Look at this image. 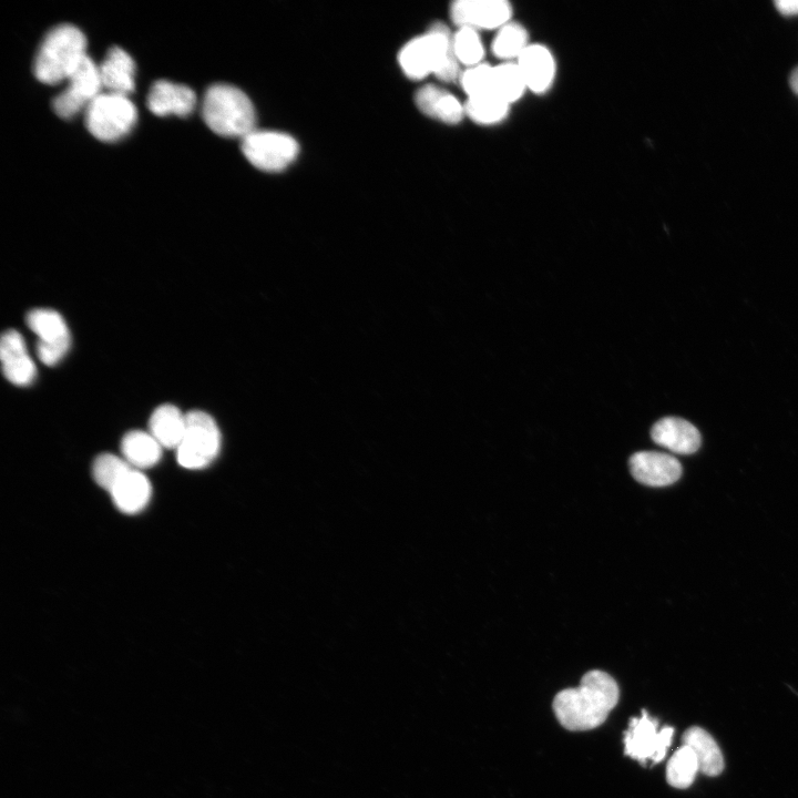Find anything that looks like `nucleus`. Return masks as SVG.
Instances as JSON below:
<instances>
[{"instance_id": "f257e3e1", "label": "nucleus", "mask_w": 798, "mask_h": 798, "mask_svg": "<svg viewBox=\"0 0 798 798\" xmlns=\"http://www.w3.org/2000/svg\"><path fill=\"white\" fill-rule=\"evenodd\" d=\"M618 698L615 679L603 671L594 669L583 675L577 687L559 692L552 706L564 728L581 732L602 725Z\"/></svg>"}, {"instance_id": "f03ea898", "label": "nucleus", "mask_w": 798, "mask_h": 798, "mask_svg": "<svg viewBox=\"0 0 798 798\" xmlns=\"http://www.w3.org/2000/svg\"><path fill=\"white\" fill-rule=\"evenodd\" d=\"M399 63L407 76L422 79L434 74L444 82L460 79V63L453 50V34L443 23L409 41L400 51Z\"/></svg>"}, {"instance_id": "7ed1b4c3", "label": "nucleus", "mask_w": 798, "mask_h": 798, "mask_svg": "<svg viewBox=\"0 0 798 798\" xmlns=\"http://www.w3.org/2000/svg\"><path fill=\"white\" fill-rule=\"evenodd\" d=\"M86 55L84 33L73 24L57 25L45 34L38 49L34 75L42 83L58 84L68 80Z\"/></svg>"}, {"instance_id": "20e7f679", "label": "nucleus", "mask_w": 798, "mask_h": 798, "mask_svg": "<svg viewBox=\"0 0 798 798\" xmlns=\"http://www.w3.org/2000/svg\"><path fill=\"white\" fill-rule=\"evenodd\" d=\"M202 116L206 125L225 137H244L255 130V110L249 98L238 88L216 83L203 98Z\"/></svg>"}, {"instance_id": "39448f33", "label": "nucleus", "mask_w": 798, "mask_h": 798, "mask_svg": "<svg viewBox=\"0 0 798 798\" xmlns=\"http://www.w3.org/2000/svg\"><path fill=\"white\" fill-rule=\"evenodd\" d=\"M137 120V111L127 95L100 93L85 109V126L98 140L114 142L125 136Z\"/></svg>"}, {"instance_id": "423d86ee", "label": "nucleus", "mask_w": 798, "mask_h": 798, "mask_svg": "<svg viewBox=\"0 0 798 798\" xmlns=\"http://www.w3.org/2000/svg\"><path fill=\"white\" fill-rule=\"evenodd\" d=\"M185 417V433L176 449V460L185 469L205 468L221 449L218 427L213 417L201 410L190 411Z\"/></svg>"}, {"instance_id": "0eeeda50", "label": "nucleus", "mask_w": 798, "mask_h": 798, "mask_svg": "<svg viewBox=\"0 0 798 798\" xmlns=\"http://www.w3.org/2000/svg\"><path fill=\"white\" fill-rule=\"evenodd\" d=\"M298 144L288 134L254 130L242 139V152L256 168L278 172L286 168L298 154Z\"/></svg>"}, {"instance_id": "6e6552de", "label": "nucleus", "mask_w": 798, "mask_h": 798, "mask_svg": "<svg viewBox=\"0 0 798 798\" xmlns=\"http://www.w3.org/2000/svg\"><path fill=\"white\" fill-rule=\"evenodd\" d=\"M25 323L38 336L37 355L40 361L47 366L57 365L71 344L63 317L53 309L35 308L27 314Z\"/></svg>"}, {"instance_id": "1a4fd4ad", "label": "nucleus", "mask_w": 798, "mask_h": 798, "mask_svg": "<svg viewBox=\"0 0 798 798\" xmlns=\"http://www.w3.org/2000/svg\"><path fill=\"white\" fill-rule=\"evenodd\" d=\"M68 86L58 94L52 108L62 119H71L84 110L100 94L102 86L99 65L86 55L68 78Z\"/></svg>"}, {"instance_id": "9d476101", "label": "nucleus", "mask_w": 798, "mask_h": 798, "mask_svg": "<svg viewBox=\"0 0 798 798\" xmlns=\"http://www.w3.org/2000/svg\"><path fill=\"white\" fill-rule=\"evenodd\" d=\"M673 733L674 728L669 726L657 730V722L643 710L641 717L630 722L624 736V753L641 763H659L667 753Z\"/></svg>"}, {"instance_id": "9b49d317", "label": "nucleus", "mask_w": 798, "mask_h": 798, "mask_svg": "<svg viewBox=\"0 0 798 798\" xmlns=\"http://www.w3.org/2000/svg\"><path fill=\"white\" fill-rule=\"evenodd\" d=\"M450 14L459 28L499 30L510 22L512 7L507 0H458L451 4Z\"/></svg>"}, {"instance_id": "f8f14e48", "label": "nucleus", "mask_w": 798, "mask_h": 798, "mask_svg": "<svg viewBox=\"0 0 798 798\" xmlns=\"http://www.w3.org/2000/svg\"><path fill=\"white\" fill-rule=\"evenodd\" d=\"M628 464L634 479L649 487L673 484L682 475V466L678 460L663 452H635L630 458Z\"/></svg>"}, {"instance_id": "ddd939ff", "label": "nucleus", "mask_w": 798, "mask_h": 798, "mask_svg": "<svg viewBox=\"0 0 798 798\" xmlns=\"http://www.w3.org/2000/svg\"><path fill=\"white\" fill-rule=\"evenodd\" d=\"M0 357L2 371L8 381L24 387L34 380L37 368L19 331L8 329L2 334Z\"/></svg>"}, {"instance_id": "4468645a", "label": "nucleus", "mask_w": 798, "mask_h": 798, "mask_svg": "<svg viewBox=\"0 0 798 798\" xmlns=\"http://www.w3.org/2000/svg\"><path fill=\"white\" fill-rule=\"evenodd\" d=\"M146 105L158 116L170 114L187 116L196 105V94L184 84L157 80L150 89Z\"/></svg>"}, {"instance_id": "2eb2a0df", "label": "nucleus", "mask_w": 798, "mask_h": 798, "mask_svg": "<svg viewBox=\"0 0 798 798\" xmlns=\"http://www.w3.org/2000/svg\"><path fill=\"white\" fill-rule=\"evenodd\" d=\"M653 441L678 454L696 452L702 442L700 433L690 422L677 418L665 417L651 429Z\"/></svg>"}, {"instance_id": "dca6fc26", "label": "nucleus", "mask_w": 798, "mask_h": 798, "mask_svg": "<svg viewBox=\"0 0 798 798\" xmlns=\"http://www.w3.org/2000/svg\"><path fill=\"white\" fill-rule=\"evenodd\" d=\"M516 64L529 90L541 94L551 88L555 76V61L548 48L529 44Z\"/></svg>"}, {"instance_id": "f3484780", "label": "nucleus", "mask_w": 798, "mask_h": 798, "mask_svg": "<svg viewBox=\"0 0 798 798\" xmlns=\"http://www.w3.org/2000/svg\"><path fill=\"white\" fill-rule=\"evenodd\" d=\"M109 492L121 512L134 514L147 505L152 487L141 470L131 467L116 480Z\"/></svg>"}, {"instance_id": "a211bd4d", "label": "nucleus", "mask_w": 798, "mask_h": 798, "mask_svg": "<svg viewBox=\"0 0 798 798\" xmlns=\"http://www.w3.org/2000/svg\"><path fill=\"white\" fill-rule=\"evenodd\" d=\"M415 100L423 114L447 124H457L466 115L464 104L452 93L433 84L420 88Z\"/></svg>"}, {"instance_id": "6ab92c4d", "label": "nucleus", "mask_w": 798, "mask_h": 798, "mask_svg": "<svg viewBox=\"0 0 798 798\" xmlns=\"http://www.w3.org/2000/svg\"><path fill=\"white\" fill-rule=\"evenodd\" d=\"M102 86L108 92L127 95L134 90L135 62L120 47H112L99 65Z\"/></svg>"}, {"instance_id": "aec40b11", "label": "nucleus", "mask_w": 798, "mask_h": 798, "mask_svg": "<svg viewBox=\"0 0 798 798\" xmlns=\"http://www.w3.org/2000/svg\"><path fill=\"white\" fill-rule=\"evenodd\" d=\"M186 428V417L170 403L158 406L150 417V433L163 448L177 449Z\"/></svg>"}, {"instance_id": "412c9836", "label": "nucleus", "mask_w": 798, "mask_h": 798, "mask_svg": "<svg viewBox=\"0 0 798 798\" xmlns=\"http://www.w3.org/2000/svg\"><path fill=\"white\" fill-rule=\"evenodd\" d=\"M163 447L146 431L132 430L121 441L123 458L135 469L142 470L158 463Z\"/></svg>"}, {"instance_id": "4be33fe9", "label": "nucleus", "mask_w": 798, "mask_h": 798, "mask_svg": "<svg viewBox=\"0 0 798 798\" xmlns=\"http://www.w3.org/2000/svg\"><path fill=\"white\" fill-rule=\"evenodd\" d=\"M684 745L695 754L699 770L707 776H717L724 769L722 751L713 738L702 727H690L683 735Z\"/></svg>"}, {"instance_id": "5701e85b", "label": "nucleus", "mask_w": 798, "mask_h": 798, "mask_svg": "<svg viewBox=\"0 0 798 798\" xmlns=\"http://www.w3.org/2000/svg\"><path fill=\"white\" fill-rule=\"evenodd\" d=\"M528 45L524 27L510 21L498 30L492 42V52L497 58L511 62L513 59L518 60Z\"/></svg>"}, {"instance_id": "b1692460", "label": "nucleus", "mask_w": 798, "mask_h": 798, "mask_svg": "<svg viewBox=\"0 0 798 798\" xmlns=\"http://www.w3.org/2000/svg\"><path fill=\"white\" fill-rule=\"evenodd\" d=\"M494 94L511 104L518 101L528 89L516 62H504L494 66Z\"/></svg>"}, {"instance_id": "393cba45", "label": "nucleus", "mask_w": 798, "mask_h": 798, "mask_svg": "<svg viewBox=\"0 0 798 798\" xmlns=\"http://www.w3.org/2000/svg\"><path fill=\"white\" fill-rule=\"evenodd\" d=\"M698 770L699 767L694 751L688 746L683 745L667 763L666 780L671 786L684 789L693 784Z\"/></svg>"}, {"instance_id": "a878e982", "label": "nucleus", "mask_w": 798, "mask_h": 798, "mask_svg": "<svg viewBox=\"0 0 798 798\" xmlns=\"http://www.w3.org/2000/svg\"><path fill=\"white\" fill-rule=\"evenodd\" d=\"M510 104L497 95L468 98L464 103L466 115L479 124H494L504 120Z\"/></svg>"}, {"instance_id": "bb28decb", "label": "nucleus", "mask_w": 798, "mask_h": 798, "mask_svg": "<svg viewBox=\"0 0 798 798\" xmlns=\"http://www.w3.org/2000/svg\"><path fill=\"white\" fill-rule=\"evenodd\" d=\"M453 50L459 63L468 68L482 63L484 49L478 31L459 28L453 33Z\"/></svg>"}, {"instance_id": "cd10ccee", "label": "nucleus", "mask_w": 798, "mask_h": 798, "mask_svg": "<svg viewBox=\"0 0 798 798\" xmlns=\"http://www.w3.org/2000/svg\"><path fill=\"white\" fill-rule=\"evenodd\" d=\"M493 71L494 66L480 63L468 68L461 73L459 80L468 98L494 94Z\"/></svg>"}, {"instance_id": "c85d7f7f", "label": "nucleus", "mask_w": 798, "mask_h": 798, "mask_svg": "<svg viewBox=\"0 0 798 798\" xmlns=\"http://www.w3.org/2000/svg\"><path fill=\"white\" fill-rule=\"evenodd\" d=\"M132 466L124 459L112 453L98 456L92 466L94 481L110 491L116 480Z\"/></svg>"}, {"instance_id": "c756f323", "label": "nucleus", "mask_w": 798, "mask_h": 798, "mask_svg": "<svg viewBox=\"0 0 798 798\" xmlns=\"http://www.w3.org/2000/svg\"><path fill=\"white\" fill-rule=\"evenodd\" d=\"M775 6L782 14H798V0H776Z\"/></svg>"}, {"instance_id": "7c9ffc66", "label": "nucleus", "mask_w": 798, "mask_h": 798, "mask_svg": "<svg viewBox=\"0 0 798 798\" xmlns=\"http://www.w3.org/2000/svg\"><path fill=\"white\" fill-rule=\"evenodd\" d=\"M789 83L792 91L798 94V66L792 70L789 78Z\"/></svg>"}]
</instances>
